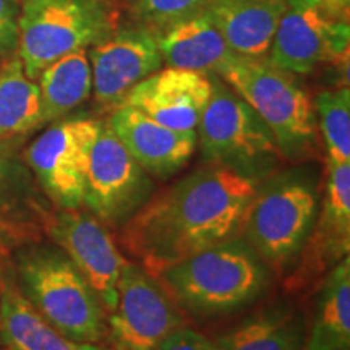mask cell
Masks as SVG:
<instances>
[{
	"label": "cell",
	"instance_id": "cell-1",
	"mask_svg": "<svg viewBox=\"0 0 350 350\" xmlns=\"http://www.w3.org/2000/svg\"><path fill=\"white\" fill-rule=\"evenodd\" d=\"M256 182L211 164L148 200L125 222L124 245L152 275L239 237Z\"/></svg>",
	"mask_w": 350,
	"mask_h": 350
},
{
	"label": "cell",
	"instance_id": "cell-2",
	"mask_svg": "<svg viewBox=\"0 0 350 350\" xmlns=\"http://www.w3.org/2000/svg\"><path fill=\"white\" fill-rule=\"evenodd\" d=\"M157 275L172 300L206 317L243 308L262 294L268 282L262 260L239 237L195 253Z\"/></svg>",
	"mask_w": 350,
	"mask_h": 350
},
{
	"label": "cell",
	"instance_id": "cell-3",
	"mask_svg": "<svg viewBox=\"0 0 350 350\" xmlns=\"http://www.w3.org/2000/svg\"><path fill=\"white\" fill-rule=\"evenodd\" d=\"M25 299L65 338L99 344L107 334L106 308L62 250L33 248L20 256Z\"/></svg>",
	"mask_w": 350,
	"mask_h": 350
},
{
	"label": "cell",
	"instance_id": "cell-4",
	"mask_svg": "<svg viewBox=\"0 0 350 350\" xmlns=\"http://www.w3.org/2000/svg\"><path fill=\"white\" fill-rule=\"evenodd\" d=\"M219 77L265 122L286 159L308 152L317 135L312 99L294 73L268 59L234 55Z\"/></svg>",
	"mask_w": 350,
	"mask_h": 350
},
{
	"label": "cell",
	"instance_id": "cell-5",
	"mask_svg": "<svg viewBox=\"0 0 350 350\" xmlns=\"http://www.w3.org/2000/svg\"><path fill=\"white\" fill-rule=\"evenodd\" d=\"M209 164L222 165L256 182L281 163L282 152L258 113L224 80H213V93L196 126Z\"/></svg>",
	"mask_w": 350,
	"mask_h": 350
},
{
	"label": "cell",
	"instance_id": "cell-6",
	"mask_svg": "<svg viewBox=\"0 0 350 350\" xmlns=\"http://www.w3.org/2000/svg\"><path fill=\"white\" fill-rule=\"evenodd\" d=\"M18 57L28 78L72 52L90 49L113 31L106 0H21Z\"/></svg>",
	"mask_w": 350,
	"mask_h": 350
},
{
	"label": "cell",
	"instance_id": "cell-7",
	"mask_svg": "<svg viewBox=\"0 0 350 350\" xmlns=\"http://www.w3.org/2000/svg\"><path fill=\"white\" fill-rule=\"evenodd\" d=\"M314 182L284 175L256 188L247 208L242 232L262 261L287 266L308 242L318 216Z\"/></svg>",
	"mask_w": 350,
	"mask_h": 350
},
{
	"label": "cell",
	"instance_id": "cell-8",
	"mask_svg": "<svg viewBox=\"0 0 350 350\" xmlns=\"http://www.w3.org/2000/svg\"><path fill=\"white\" fill-rule=\"evenodd\" d=\"M349 12L326 0H287L266 59L294 75L349 55Z\"/></svg>",
	"mask_w": 350,
	"mask_h": 350
},
{
	"label": "cell",
	"instance_id": "cell-9",
	"mask_svg": "<svg viewBox=\"0 0 350 350\" xmlns=\"http://www.w3.org/2000/svg\"><path fill=\"white\" fill-rule=\"evenodd\" d=\"M151 175L139 165L103 122L88 159L85 204L100 222L125 224L150 200Z\"/></svg>",
	"mask_w": 350,
	"mask_h": 350
},
{
	"label": "cell",
	"instance_id": "cell-10",
	"mask_svg": "<svg viewBox=\"0 0 350 350\" xmlns=\"http://www.w3.org/2000/svg\"><path fill=\"white\" fill-rule=\"evenodd\" d=\"M117 291L119 299L107 319L112 350H157L183 326L172 297L143 266L125 262Z\"/></svg>",
	"mask_w": 350,
	"mask_h": 350
},
{
	"label": "cell",
	"instance_id": "cell-11",
	"mask_svg": "<svg viewBox=\"0 0 350 350\" xmlns=\"http://www.w3.org/2000/svg\"><path fill=\"white\" fill-rule=\"evenodd\" d=\"M100 125L103 122L91 119L57 120L26 151L44 190L64 209L85 204L88 159Z\"/></svg>",
	"mask_w": 350,
	"mask_h": 350
},
{
	"label": "cell",
	"instance_id": "cell-12",
	"mask_svg": "<svg viewBox=\"0 0 350 350\" xmlns=\"http://www.w3.org/2000/svg\"><path fill=\"white\" fill-rule=\"evenodd\" d=\"M96 100L119 107L126 94L163 67L156 33L146 26L122 28L88 51Z\"/></svg>",
	"mask_w": 350,
	"mask_h": 350
},
{
	"label": "cell",
	"instance_id": "cell-13",
	"mask_svg": "<svg viewBox=\"0 0 350 350\" xmlns=\"http://www.w3.org/2000/svg\"><path fill=\"white\" fill-rule=\"evenodd\" d=\"M51 234L65 255L85 275L107 314L119 299V279L125 260L98 217L78 209H65L51 222Z\"/></svg>",
	"mask_w": 350,
	"mask_h": 350
},
{
	"label": "cell",
	"instance_id": "cell-14",
	"mask_svg": "<svg viewBox=\"0 0 350 350\" xmlns=\"http://www.w3.org/2000/svg\"><path fill=\"white\" fill-rule=\"evenodd\" d=\"M211 93V77L167 67L139 81L122 104L138 109L172 130L196 131Z\"/></svg>",
	"mask_w": 350,
	"mask_h": 350
},
{
	"label": "cell",
	"instance_id": "cell-15",
	"mask_svg": "<svg viewBox=\"0 0 350 350\" xmlns=\"http://www.w3.org/2000/svg\"><path fill=\"white\" fill-rule=\"evenodd\" d=\"M113 133L142 167L157 178L183 169L196 150V131H178L122 104L109 119Z\"/></svg>",
	"mask_w": 350,
	"mask_h": 350
},
{
	"label": "cell",
	"instance_id": "cell-16",
	"mask_svg": "<svg viewBox=\"0 0 350 350\" xmlns=\"http://www.w3.org/2000/svg\"><path fill=\"white\" fill-rule=\"evenodd\" d=\"M163 62L172 68L219 75L235 54L204 5L156 33Z\"/></svg>",
	"mask_w": 350,
	"mask_h": 350
},
{
	"label": "cell",
	"instance_id": "cell-17",
	"mask_svg": "<svg viewBox=\"0 0 350 350\" xmlns=\"http://www.w3.org/2000/svg\"><path fill=\"white\" fill-rule=\"evenodd\" d=\"M287 0H208L206 10L235 55L268 57Z\"/></svg>",
	"mask_w": 350,
	"mask_h": 350
},
{
	"label": "cell",
	"instance_id": "cell-18",
	"mask_svg": "<svg viewBox=\"0 0 350 350\" xmlns=\"http://www.w3.org/2000/svg\"><path fill=\"white\" fill-rule=\"evenodd\" d=\"M310 234V265L313 269L339 262L350 248V163L327 161L321 211Z\"/></svg>",
	"mask_w": 350,
	"mask_h": 350
},
{
	"label": "cell",
	"instance_id": "cell-19",
	"mask_svg": "<svg viewBox=\"0 0 350 350\" xmlns=\"http://www.w3.org/2000/svg\"><path fill=\"white\" fill-rule=\"evenodd\" d=\"M308 336L306 317L275 305L243 319L216 340L217 350H301Z\"/></svg>",
	"mask_w": 350,
	"mask_h": 350
},
{
	"label": "cell",
	"instance_id": "cell-20",
	"mask_svg": "<svg viewBox=\"0 0 350 350\" xmlns=\"http://www.w3.org/2000/svg\"><path fill=\"white\" fill-rule=\"evenodd\" d=\"M0 339L8 350H109L65 338L12 287L0 292Z\"/></svg>",
	"mask_w": 350,
	"mask_h": 350
},
{
	"label": "cell",
	"instance_id": "cell-21",
	"mask_svg": "<svg viewBox=\"0 0 350 350\" xmlns=\"http://www.w3.org/2000/svg\"><path fill=\"white\" fill-rule=\"evenodd\" d=\"M306 350H350V260L345 256L327 274L314 306Z\"/></svg>",
	"mask_w": 350,
	"mask_h": 350
},
{
	"label": "cell",
	"instance_id": "cell-22",
	"mask_svg": "<svg viewBox=\"0 0 350 350\" xmlns=\"http://www.w3.org/2000/svg\"><path fill=\"white\" fill-rule=\"evenodd\" d=\"M38 80L42 124L64 119L85 103L93 91V73L88 49L60 57L44 70Z\"/></svg>",
	"mask_w": 350,
	"mask_h": 350
},
{
	"label": "cell",
	"instance_id": "cell-23",
	"mask_svg": "<svg viewBox=\"0 0 350 350\" xmlns=\"http://www.w3.org/2000/svg\"><path fill=\"white\" fill-rule=\"evenodd\" d=\"M42 124L38 83L25 73L20 57L0 67V139L39 129Z\"/></svg>",
	"mask_w": 350,
	"mask_h": 350
},
{
	"label": "cell",
	"instance_id": "cell-24",
	"mask_svg": "<svg viewBox=\"0 0 350 350\" xmlns=\"http://www.w3.org/2000/svg\"><path fill=\"white\" fill-rule=\"evenodd\" d=\"M313 107L331 163H350V91L349 86L323 91Z\"/></svg>",
	"mask_w": 350,
	"mask_h": 350
},
{
	"label": "cell",
	"instance_id": "cell-25",
	"mask_svg": "<svg viewBox=\"0 0 350 350\" xmlns=\"http://www.w3.org/2000/svg\"><path fill=\"white\" fill-rule=\"evenodd\" d=\"M208 0H137L135 15L143 26L157 33L206 5Z\"/></svg>",
	"mask_w": 350,
	"mask_h": 350
},
{
	"label": "cell",
	"instance_id": "cell-26",
	"mask_svg": "<svg viewBox=\"0 0 350 350\" xmlns=\"http://www.w3.org/2000/svg\"><path fill=\"white\" fill-rule=\"evenodd\" d=\"M18 0H0V60L18 47Z\"/></svg>",
	"mask_w": 350,
	"mask_h": 350
},
{
	"label": "cell",
	"instance_id": "cell-27",
	"mask_svg": "<svg viewBox=\"0 0 350 350\" xmlns=\"http://www.w3.org/2000/svg\"><path fill=\"white\" fill-rule=\"evenodd\" d=\"M157 350H217V347L206 336L182 326L170 332Z\"/></svg>",
	"mask_w": 350,
	"mask_h": 350
},
{
	"label": "cell",
	"instance_id": "cell-28",
	"mask_svg": "<svg viewBox=\"0 0 350 350\" xmlns=\"http://www.w3.org/2000/svg\"><path fill=\"white\" fill-rule=\"evenodd\" d=\"M326 2L332 3L334 7L340 8V10L344 12H349V5H350V0H326Z\"/></svg>",
	"mask_w": 350,
	"mask_h": 350
},
{
	"label": "cell",
	"instance_id": "cell-29",
	"mask_svg": "<svg viewBox=\"0 0 350 350\" xmlns=\"http://www.w3.org/2000/svg\"><path fill=\"white\" fill-rule=\"evenodd\" d=\"M2 169H3V157H2V151H0V177H2Z\"/></svg>",
	"mask_w": 350,
	"mask_h": 350
},
{
	"label": "cell",
	"instance_id": "cell-30",
	"mask_svg": "<svg viewBox=\"0 0 350 350\" xmlns=\"http://www.w3.org/2000/svg\"><path fill=\"white\" fill-rule=\"evenodd\" d=\"M0 253H2V248H0Z\"/></svg>",
	"mask_w": 350,
	"mask_h": 350
},
{
	"label": "cell",
	"instance_id": "cell-31",
	"mask_svg": "<svg viewBox=\"0 0 350 350\" xmlns=\"http://www.w3.org/2000/svg\"><path fill=\"white\" fill-rule=\"evenodd\" d=\"M0 292H2V288H0Z\"/></svg>",
	"mask_w": 350,
	"mask_h": 350
}]
</instances>
